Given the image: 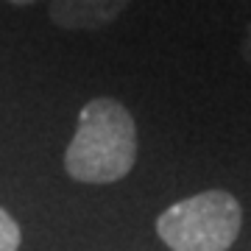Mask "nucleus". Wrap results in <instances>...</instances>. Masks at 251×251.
Returning <instances> with one entry per match:
<instances>
[{"label":"nucleus","instance_id":"nucleus-1","mask_svg":"<svg viewBox=\"0 0 251 251\" xmlns=\"http://www.w3.org/2000/svg\"><path fill=\"white\" fill-rule=\"evenodd\" d=\"M137 162V126L115 98H92L78 115V128L64 151V171L81 184L126 179Z\"/></svg>","mask_w":251,"mask_h":251},{"label":"nucleus","instance_id":"nucleus-2","mask_svg":"<svg viewBox=\"0 0 251 251\" xmlns=\"http://www.w3.org/2000/svg\"><path fill=\"white\" fill-rule=\"evenodd\" d=\"M243 226V209L226 190H206L168 206L156 234L171 251H229Z\"/></svg>","mask_w":251,"mask_h":251},{"label":"nucleus","instance_id":"nucleus-3","mask_svg":"<svg viewBox=\"0 0 251 251\" xmlns=\"http://www.w3.org/2000/svg\"><path fill=\"white\" fill-rule=\"evenodd\" d=\"M131 0H50V20L64 31H98L115 23Z\"/></svg>","mask_w":251,"mask_h":251},{"label":"nucleus","instance_id":"nucleus-4","mask_svg":"<svg viewBox=\"0 0 251 251\" xmlns=\"http://www.w3.org/2000/svg\"><path fill=\"white\" fill-rule=\"evenodd\" d=\"M20 240L23 234H20L17 221L0 206V251H20Z\"/></svg>","mask_w":251,"mask_h":251},{"label":"nucleus","instance_id":"nucleus-5","mask_svg":"<svg viewBox=\"0 0 251 251\" xmlns=\"http://www.w3.org/2000/svg\"><path fill=\"white\" fill-rule=\"evenodd\" d=\"M243 59L251 64V25H249V31H246V39H243Z\"/></svg>","mask_w":251,"mask_h":251},{"label":"nucleus","instance_id":"nucleus-6","mask_svg":"<svg viewBox=\"0 0 251 251\" xmlns=\"http://www.w3.org/2000/svg\"><path fill=\"white\" fill-rule=\"evenodd\" d=\"M9 3H14V6H31V3H39V0H9Z\"/></svg>","mask_w":251,"mask_h":251}]
</instances>
